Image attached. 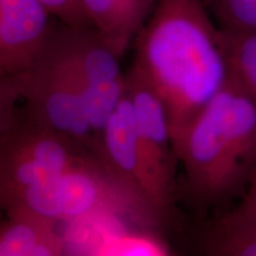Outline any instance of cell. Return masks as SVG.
<instances>
[{"mask_svg":"<svg viewBox=\"0 0 256 256\" xmlns=\"http://www.w3.org/2000/svg\"><path fill=\"white\" fill-rule=\"evenodd\" d=\"M133 64L168 108L174 150L230 75L220 28L203 0H156L136 36Z\"/></svg>","mask_w":256,"mask_h":256,"instance_id":"1","label":"cell"},{"mask_svg":"<svg viewBox=\"0 0 256 256\" xmlns=\"http://www.w3.org/2000/svg\"><path fill=\"white\" fill-rule=\"evenodd\" d=\"M186 194L202 209L241 198L256 171V102L230 72L176 146Z\"/></svg>","mask_w":256,"mask_h":256,"instance_id":"2","label":"cell"},{"mask_svg":"<svg viewBox=\"0 0 256 256\" xmlns=\"http://www.w3.org/2000/svg\"><path fill=\"white\" fill-rule=\"evenodd\" d=\"M4 78L22 110H0L2 128L25 121L52 130L100 160L88 113V92L66 40L64 26L52 28L28 72ZM101 162V160H100Z\"/></svg>","mask_w":256,"mask_h":256,"instance_id":"3","label":"cell"},{"mask_svg":"<svg viewBox=\"0 0 256 256\" xmlns=\"http://www.w3.org/2000/svg\"><path fill=\"white\" fill-rule=\"evenodd\" d=\"M4 211L26 212L56 224L110 218L148 229L159 223L94 156H83L56 178L24 192Z\"/></svg>","mask_w":256,"mask_h":256,"instance_id":"4","label":"cell"},{"mask_svg":"<svg viewBox=\"0 0 256 256\" xmlns=\"http://www.w3.org/2000/svg\"><path fill=\"white\" fill-rule=\"evenodd\" d=\"M92 156L52 130L18 121L0 132V202L2 210L30 188L56 178Z\"/></svg>","mask_w":256,"mask_h":256,"instance_id":"5","label":"cell"},{"mask_svg":"<svg viewBox=\"0 0 256 256\" xmlns=\"http://www.w3.org/2000/svg\"><path fill=\"white\" fill-rule=\"evenodd\" d=\"M126 84L140 148L168 215L174 204L176 168L179 162L168 108L151 82L134 64L126 75Z\"/></svg>","mask_w":256,"mask_h":256,"instance_id":"6","label":"cell"},{"mask_svg":"<svg viewBox=\"0 0 256 256\" xmlns=\"http://www.w3.org/2000/svg\"><path fill=\"white\" fill-rule=\"evenodd\" d=\"M63 26L87 86L89 119L100 147L106 124L126 95V75L120 64L122 56L94 28Z\"/></svg>","mask_w":256,"mask_h":256,"instance_id":"7","label":"cell"},{"mask_svg":"<svg viewBox=\"0 0 256 256\" xmlns=\"http://www.w3.org/2000/svg\"><path fill=\"white\" fill-rule=\"evenodd\" d=\"M100 159L158 222L166 220L168 215L140 148L133 106L127 92L102 132Z\"/></svg>","mask_w":256,"mask_h":256,"instance_id":"8","label":"cell"},{"mask_svg":"<svg viewBox=\"0 0 256 256\" xmlns=\"http://www.w3.org/2000/svg\"><path fill=\"white\" fill-rule=\"evenodd\" d=\"M40 0H0V78L28 72L52 26Z\"/></svg>","mask_w":256,"mask_h":256,"instance_id":"9","label":"cell"},{"mask_svg":"<svg viewBox=\"0 0 256 256\" xmlns=\"http://www.w3.org/2000/svg\"><path fill=\"white\" fill-rule=\"evenodd\" d=\"M0 229V256H63L57 224L20 211L5 212Z\"/></svg>","mask_w":256,"mask_h":256,"instance_id":"10","label":"cell"},{"mask_svg":"<svg viewBox=\"0 0 256 256\" xmlns=\"http://www.w3.org/2000/svg\"><path fill=\"white\" fill-rule=\"evenodd\" d=\"M198 256H256V223L222 212L202 226Z\"/></svg>","mask_w":256,"mask_h":256,"instance_id":"11","label":"cell"},{"mask_svg":"<svg viewBox=\"0 0 256 256\" xmlns=\"http://www.w3.org/2000/svg\"><path fill=\"white\" fill-rule=\"evenodd\" d=\"M92 26L124 55L142 31L127 0H81Z\"/></svg>","mask_w":256,"mask_h":256,"instance_id":"12","label":"cell"},{"mask_svg":"<svg viewBox=\"0 0 256 256\" xmlns=\"http://www.w3.org/2000/svg\"><path fill=\"white\" fill-rule=\"evenodd\" d=\"M220 34L230 72L256 102V34L220 28Z\"/></svg>","mask_w":256,"mask_h":256,"instance_id":"13","label":"cell"},{"mask_svg":"<svg viewBox=\"0 0 256 256\" xmlns=\"http://www.w3.org/2000/svg\"><path fill=\"white\" fill-rule=\"evenodd\" d=\"M90 256H171L159 241L145 232H112L96 243Z\"/></svg>","mask_w":256,"mask_h":256,"instance_id":"14","label":"cell"},{"mask_svg":"<svg viewBox=\"0 0 256 256\" xmlns=\"http://www.w3.org/2000/svg\"><path fill=\"white\" fill-rule=\"evenodd\" d=\"M222 30L256 34V0H203Z\"/></svg>","mask_w":256,"mask_h":256,"instance_id":"15","label":"cell"},{"mask_svg":"<svg viewBox=\"0 0 256 256\" xmlns=\"http://www.w3.org/2000/svg\"><path fill=\"white\" fill-rule=\"evenodd\" d=\"M54 14L70 28H92L81 0H40Z\"/></svg>","mask_w":256,"mask_h":256,"instance_id":"16","label":"cell"},{"mask_svg":"<svg viewBox=\"0 0 256 256\" xmlns=\"http://www.w3.org/2000/svg\"><path fill=\"white\" fill-rule=\"evenodd\" d=\"M226 212L236 218L256 223V171L238 203Z\"/></svg>","mask_w":256,"mask_h":256,"instance_id":"17","label":"cell"},{"mask_svg":"<svg viewBox=\"0 0 256 256\" xmlns=\"http://www.w3.org/2000/svg\"><path fill=\"white\" fill-rule=\"evenodd\" d=\"M127 2L138 25L140 28H142L144 25L146 24V19L150 18L154 10L156 0H127Z\"/></svg>","mask_w":256,"mask_h":256,"instance_id":"18","label":"cell"}]
</instances>
